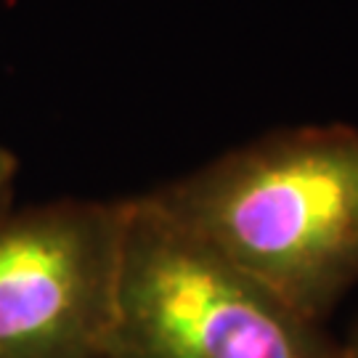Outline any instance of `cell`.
Wrapping results in <instances>:
<instances>
[{"mask_svg": "<svg viewBox=\"0 0 358 358\" xmlns=\"http://www.w3.org/2000/svg\"><path fill=\"white\" fill-rule=\"evenodd\" d=\"M146 196L196 242L324 324L358 284V128L266 133Z\"/></svg>", "mask_w": 358, "mask_h": 358, "instance_id": "6da1fadb", "label": "cell"}, {"mask_svg": "<svg viewBox=\"0 0 358 358\" xmlns=\"http://www.w3.org/2000/svg\"><path fill=\"white\" fill-rule=\"evenodd\" d=\"M103 358H350L345 343L196 242L152 199H125Z\"/></svg>", "mask_w": 358, "mask_h": 358, "instance_id": "7a4b0ae2", "label": "cell"}, {"mask_svg": "<svg viewBox=\"0 0 358 358\" xmlns=\"http://www.w3.org/2000/svg\"><path fill=\"white\" fill-rule=\"evenodd\" d=\"M125 199L64 196L0 215V358H103Z\"/></svg>", "mask_w": 358, "mask_h": 358, "instance_id": "3957f363", "label": "cell"}, {"mask_svg": "<svg viewBox=\"0 0 358 358\" xmlns=\"http://www.w3.org/2000/svg\"><path fill=\"white\" fill-rule=\"evenodd\" d=\"M16 170H19V162H16L13 152L0 146V215H3L6 210H11V194H13V183H16Z\"/></svg>", "mask_w": 358, "mask_h": 358, "instance_id": "277c9868", "label": "cell"}, {"mask_svg": "<svg viewBox=\"0 0 358 358\" xmlns=\"http://www.w3.org/2000/svg\"><path fill=\"white\" fill-rule=\"evenodd\" d=\"M345 350L350 358H358V327L353 329V334H350V340H345Z\"/></svg>", "mask_w": 358, "mask_h": 358, "instance_id": "5b68a950", "label": "cell"}]
</instances>
